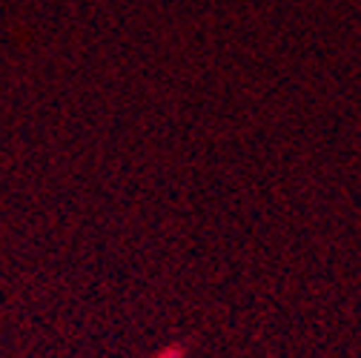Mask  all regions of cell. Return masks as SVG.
<instances>
[]
</instances>
